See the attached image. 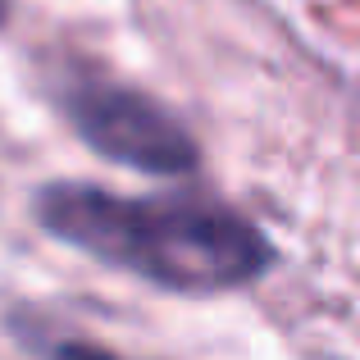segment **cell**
Returning <instances> with one entry per match:
<instances>
[{
    "instance_id": "cell-4",
    "label": "cell",
    "mask_w": 360,
    "mask_h": 360,
    "mask_svg": "<svg viewBox=\"0 0 360 360\" xmlns=\"http://www.w3.org/2000/svg\"><path fill=\"white\" fill-rule=\"evenodd\" d=\"M5 18H9V5H5V0H0V27H5Z\"/></svg>"
},
{
    "instance_id": "cell-2",
    "label": "cell",
    "mask_w": 360,
    "mask_h": 360,
    "mask_svg": "<svg viewBox=\"0 0 360 360\" xmlns=\"http://www.w3.org/2000/svg\"><path fill=\"white\" fill-rule=\"evenodd\" d=\"M64 115L87 146L141 174L178 178L201 165V146L174 119V110L137 87L110 78H78L64 87Z\"/></svg>"
},
{
    "instance_id": "cell-3",
    "label": "cell",
    "mask_w": 360,
    "mask_h": 360,
    "mask_svg": "<svg viewBox=\"0 0 360 360\" xmlns=\"http://www.w3.org/2000/svg\"><path fill=\"white\" fill-rule=\"evenodd\" d=\"M51 360H123V356L105 352V347H91V342H60L51 347Z\"/></svg>"
},
{
    "instance_id": "cell-1",
    "label": "cell",
    "mask_w": 360,
    "mask_h": 360,
    "mask_svg": "<svg viewBox=\"0 0 360 360\" xmlns=\"http://www.w3.org/2000/svg\"><path fill=\"white\" fill-rule=\"evenodd\" d=\"M32 210L55 242L187 297L246 288L278 260L246 214L201 196H119L91 183H51Z\"/></svg>"
}]
</instances>
